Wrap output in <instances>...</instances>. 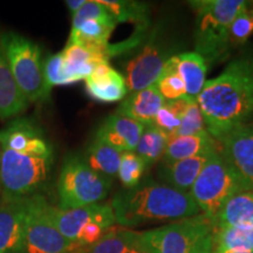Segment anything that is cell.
I'll return each mask as SVG.
<instances>
[{
    "mask_svg": "<svg viewBox=\"0 0 253 253\" xmlns=\"http://www.w3.org/2000/svg\"><path fill=\"white\" fill-rule=\"evenodd\" d=\"M112 178L96 172L84 156L69 154L62 163L58 178L59 209L71 210L97 204L109 194Z\"/></svg>",
    "mask_w": 253,
    "mask_h": 253,
    "instance_id": "6",
    "label": "cell"
},
{
    "mask_svg": "<svg viewBox=\"0 0 253 253\" xmlns=\"http://www.w3.org/2000/svg\"><path fill=\"white\" fill-rule=\"evenodd\" d=\"M147 163L135 151H126L122 154L118 176L126 189L136 188L141 184Z\"/></svg>",
    "mask_w": 253,
    "mask_h": 253,
    "instance_id": "30",
    "label": "cell"
},
{
    "mask_svg": "<svg viewBox=\"0 0 253 253\" xmlns=\"http://www.w3.org/2000/svg\"><path fill=\"white\" fill-rule=\"evenodd\" d=\"M197 102L208 132L217 140L246 125L253 115V56L233 60L205 82Z\"/></svg>",
    "mask_w": 253,
    "mask_h": 253,
    "instance_id": "1",
    "label": "cell"
},
{
    "mask_svg": "<svg viewBox=\"0 0 253 253\" xmlns=\"http://www.w3.org/2000/svg\"><path fill=\"white\" fill-rule=\"evenodd\" d=\"M216 252H253V229L217 226Z\"/></svg>",
    "mask_w": 253,
    "mask_h": 253,
    "instance_id": "27",
    "label": "cell"
},
{
    "mask_svg": "<svg viewBox=\"0 0 253 253\" xmlns=\"http://www.w3.org/2000/svg\"><path fill=\"white\" fill-rule=\"evenodd\" d=\"M46 198L39 194L25 198V232L19 253H71L80 249L65 238L50 223L46 213Z\"/></svg>",
    "mask_w": 253,
    "mask_h": 253,
    "instance_id": "9",
    "label": "cell"
},
{
    "mask_svg": "<svg viewBox=\"0 0 253 253\" xmlns=\"http://www.w3.org/2000/svg\"><path fill=\"white\" fill-rule=\"evenodd\" d=\"M87 0H67L66 1V5H67V7L69 11H71V14L72 17L74 14H77L80 9L84 7V5L86 4Z\"/></svg>",
    "mask_w": 253,
    "mask_h": 253,
    "instance_id": "37",
    "label": "cell"
},
{
    "mask_svg": "<svg viewBox=\"0 0 253 253\" xmlns=\"http://www.w3.org/2000/svg\"><path fill=\"white\" fill-rule=\"evenodd\" d=\"M118 23H147V6L136 1L100 0Z\"/></svg>",
    "mask_w": 253,
    "mask_h": 253,
    "instance_id": "29",
    "label": "cell"
},
{
    "mask_svg": "<svg viewBox=\"0 0 253 253\" xmlns=\"http://www.w3.org/2000/svg\"><path fill=\"white\" fill-rule=\"evenodd\" d=\"M171 56L170 49L166 48L154 34L149 42L126 62L123 77L128 90H142L156 84Z\"/></svg>",
    "mask_w": 253,
    "mask_h": 253,
    "instance_id": "10",
    "label": "cell"
},
{
    "mask_svg": "<svg viewBox=\"0 0 253 253\" xmlns=\"http://www.w3.org/2000/svg\"><path fill=\"white\" fill-rule=\"evenodd\" d=\"M166 103V100L158 91L156 84L145 89L131 91L119 106L116 114L142 123L153 125L158 110Z\"/></svg>",
    "mask_w": 253,
    "mask_h": 253,
    "instance_id": "19",
    "label": "cell"
},
{
    "mask_svg": "<svg viewBox=\"0 0 253 253\" xmlns=\"http://www.w3.org/2000/svg\"><path fill=\"white\" fill-rule=\"evenodd\" d=\"M214 148L212 136L209 132L199 135L188 136H169L168 144L163 155V161L175 162L185 158L197 156Z\"/></svg>",
    "mask_w": 253,
    "mask_h": 253,
    "instance_id": "24",
    "label": "cell"
},
{
    "mask_svg": "<svg viewBox=\"0 0 253 253\" xmlns=\"http://www.w3.org/2000/svg\"><path fill=\"white\" fill-rule=\"evenodd\" d=\"M84 82L88 95L100 102H116L125 99L128 93L125 77L109 63L96 66Z\"/></svg>",
    "mask_w": 253,
    "mask_h": 253,
    "instance_id": "17",
    "label": "cell"
},
{
    "mask_svg": "<svg viewBox=\"0 0 253 253\" xmlns=\"http://www.w3.org/2000/svg\"><path fill=\"white\" fill-rule=\"evenodd\" d=\"M25 199H6L0 204V253H19L23 246Z\"/></svg>",
    "mask_w": 253,
    "mask_h": 253,
    "instance_id": "14",
    "label": "cell"
},
{
    "mask_svg": "<svg viewBox=\"0 0 253 253\" xmlns=\"http://www.w3.org/2000/svg\"><path fill=\"white\" fill-rule=\"evenodd\" d=\"M46 213L50 223L69 242H77L81 230L89 221L100 224L104 230H108L115 223V214L110 204H91L87 207L71 210H61L52 207L48 202L46 204Z\"/></svg>",
    "mask_w": 253,
    "mask_h": 253,
    "instance_id": "11",
    "label": "cell"
},
{
    "mask_svg": "<svg viewBox=\"0 0 253 253\" xmlns=\"http://www.w3.org/2000/svg\"><path fill=\"white\" fill-rule=\"evenodd\" d=\"M61 53L66 74L74 82L86 80L93 73L95 67L101 63H109V47L90 48V47L67 43Z\"/></svg>",
    "mask_w": 253,
    "mask_h": 253,
    "instance_id": "18",
    "label": "cell"
},
{
    "mask_svg": "<svg viewBox=\"0 0 253 253\" xmlns=\"http://www.w3.org/2000/svg\"><path fill=\"white\" fill-rule=\"evenodd\" d=\"M253 36V5H246L230 28V46L243 45Z\"/></svg>",
    "mask_w": 253,
    "mask_h": 253,
    "instance_id": "34",
    "label": "cell"
},
{
    "mask_svg": "<svg viewBox=\"0 0 253 253\" xmlns=\"http://www.w3.org/2000/svg\"><path fill=\"white\" fill-rule=\"evenodd\" d=\"M42 67L45 79L48 86H65V84H75L71 78L66 74L63 67V56L62 53L50 54L42 60Z\"/></svg>",
    "mask_w": 253,
    "mask_h": 253,
    "instance_id": "35",
    "label": "cell"
},
{
    "mask_svg": "<svg viewBox=\"0 0 253 253\" xmlns=\"http://www.w3.org/2000/svg\"><path fill=\"white\" fill-rule=\"evenodd\" d=\"M28 104L0 47V120L18 116L27 109Z\"/></svg>",
    "mask_w": 253,
    "mask_h": 253,
    "instance_id": "20",
    "label": "cell"
},
{
    "mask_svg": "<svg viewBox=\"0 0 253 253\" xmlns=\"http://www.w3.org/2000/svg\"><path fill=\"white\" fill-rule=\"evenodd\" d=\"M110 205L116 223L125 227L154 221H177L201 213L189 192L154 182L121 190L114 196Z\"/></svg>",
    "mask_w": 253,
    "mask_h": 253,
    "instance_id": "2",
    "label": "cell"
},
{
    "mask_svg": "<svg viewBox=\"0 0 253 253\" xmlns=\"http://www.w3.org/2000/svg\"><path fill=\"white\" fill-rule=\"evenodd\" d=\"M214 253H253V252H214Z\"/></svg>",
    "mask_w": 253,
    "mask_h": 253,
    "instance_id": "38",
    "label": "cell"
},
{
    "mask_svg": "<svg viewBox=\"0 0 253 253\" xmlns=\"http://www.w3.org/2000/svg\"><path fill=\"white\" fill-rule=\"evenodd\" d=\"M0 47L28 102L48 100L52 88L43 74L40 47L15 32L0 34Z\"/></svg>",
    "mask_w": 253,
    "mask_h": 253,
    "instance_id": "5",
    "label": "cell"
},
{
    "mask_svg": "<svg viewBox=\"0 0 253 253\" xmlns=\"http://www.w3.org/2000/svg\"><path fill=\"white\" fill-rule=\"evenodd\" d=\"M216 226L253 229V191L243 190L233 195L221 208Z\"/></svg>",
    "mask_w": 253,
    "mask_h": 253,
    "instance_id": "22",
    "label": "cell"
},
{
    "mask_svg": "<svg viewBox=\"0 0 253 253\" xmlns=\"http://www.w3.org/2000/svg\"><path fill=\"white\" fill-rule=\"evenodd\" d=\"M113 17L108 11V8L104 6L100 0L96 1H86L80 11L72 17V30L77 31L82 26V24L86 23L87 20H93V19H106Z\"/></svg>",
    "mask_w": 253,
    "mask_h": 253,
    "instance_id": "36",
    "label": "cell"
},
{
    "mask_svg": "<svg viewBox=\"0 0 253 253\" xmlns=\"http://www.w3.org/2000/svg\"><path fill=\"white\" fill-rule=\"evenodd\" d=\"M196 12V53L205 61H216L230 48V28L248 2L243 0L190 1Z\"/></svg>",
    "mask_w": 253,
    "mask_h": 253,
    "instance_id": "4",
    "label": "cell"
},
{
    "mask_svg": "<svg viewBox=\"0 0 253 253\" xmlns=\"http://www.w3.org/2000/svg\"><path fill=\"white\" fill-rule=\"evenodd\" d=\"M216 229V221L199 213L138 232V240L144 253H214Z\"/></svg>",
    "mask_w": 253,
    "mask_h": 253,
    "instance_id": "3",
    "label": "cell"
},
{
    "mask_svg": "<svg viewBox=\"0 0 253 253\" xmlns=\"http://www.w3.org/2000/svg\"><path fill=\"white\" fill-rule=\"evenodd\" d=\"M144 128L145 126L142 123L115 113L102 122L95 138L112 145L122 153L135 151Z\"/></svg>",
    "mask_w": 253,
    "mask_h": 253,
    "instance_id": "15",
    "label": "cell"
},
{
    "mask_svg": "<svg viewBox=\"0 0 253 253\" xmlns=\"http://www.w3.org/2000/svg\"><path fill=\"white\" fill-rule=\"evenodd\" d=\"M134 253H144V252L142 251V250H137V251H135Z\"/></svg>",
    "mask_w": 253,
    "mask_h": 253,
    "instance_id": "39",
    "label": "cell"
},
{
    "mask_svg": "<svg viewBox=\"0 0 253 253\" xmlns=\"http://www.w3.org/2000/svg\"><path fill=\"white\" fill-rule=\"evenodd\" d=\"M169 61L184 82L188 96L197 99L207 82V63L203 56L196 52H185L172 55Z\"/></svg>",
    "mask_w": 253,
    "mask_h": 253,
    "instance_id": "21",
    "label": "cell"
},
{
    "mask_svg": "<svg viewBox=\"0 0 253 253\" xmlns=\"http://www.w3.org/2000/svg\"><path fill=\"white\" fill-rule=\"evenodd\" d=\"M137 250H141L138 232L110 227L99 242L86 249V253H134Z\"/></svg>",
    "mask_w": 253,
    "mask_h": 253,
    "instance_id": "26",
    "label": "cell"
},
{
    "mask_svg": "<svg viewBox=\"0 0 253 253\" xmlns=\"http://www.w3.org/2000/svg\"><path fill=\"white\" fill-rule=\"evenodd\" d=\"M116 25L118 21L114 17L87 20L79 30L71 32L67 43L90 48H107L109 46L108 40Z\"/></svg>",
    "mask_w": 253,
    "mask_h": 253,
    "instance_id": "23",
    "label": "cell"
},
{
    "mask_svg": "<svg viewBox=\"0 0 253 253\" xmlns=\"http://www.w3.org/2000/svg\"><path fill=\"white\" fill-rule=\"evenodd\" d=\"M170 60V59H169ZM168 60L164 71L158 79L156 84L158 91L166 101H176L188 96L185 89V84L176 69Z\"/></svg>",
    "mask_w": 253,
    "mask_h": 253,
    "instance_id": "33",
    "label": "cell"
},
{
    "mask_svg": "<svg viewBox=\"0 0 253 253\" xmlns=\"http://www.w3.org/2000/svg\"><path fill=\"white\" fill-rule=\"evenodd\" d=\"M122 154V151L112 145L94 138L88 145L84 157L91 169L101 175L113 178L118 176Z\"/></svg>",
    "mask_w": 253,
    "mask_h": 253,
    "instance_id": "25",
    "label": "cell"
},
{
    "mask_svg": "<svg viewBox=\"0 0 253 253\" xmlns=\"http://www.w3.org/2000/svg\"><path fill=\"white\" fill-rule=\"evenodd\" d=\"M204 132H208L207 126H205L203 114L199 108L197 99L188 96L185 108L183 110L181 118V125L173 135L188 136L204 134Z\"/></svg>",
    "mask_w": 253,
    "mask_h": 253,
    "instance_id": "32",
    "label": "cell"
},
{
    "mask_svg": "<svg viewBox=\"0 0 253 253\" xmlns=\"http://www.w3.org/2000/svg\"><path fill=\"white\" fill-rule=\"evenodd\" d=\"M245 190L219 151L212 154L207 166L199 173L189 194L201 210V213L216 221L221 208L233 195Z\"/></svg>",
    "mask_w": 253,
    "mask_h": 253,
    "instance_id": "8",
    "label": "cell"
},
{
    "mask_svg": "<svg viewBox=\"0 0 253 253\" xmlns=\"http://www.w3.org/2000/svg\"><path fill=\"white\" fill-rule=\"evenodd\" d=\"M221 156L238 176L245 190L253 191V125H243L220 140Z\"/></svg>",
    "mask_w": 253,
    "mask_h": 253,
    "instance_id": "12",
    "label": "cell"
},
{
    "mask_svg": "<svg viewBox=\"0 0 253 253\" xmlns=\"http://www.w3.org/2000/svg\"><path fill=\"white\" fill-rule=\"evenodd\" d=\"M168 140L169 135L155 125L145 126L135 153L147 163V166H150L163 157Z\"/></svg>",
    "mask_w": 253,
    "mask_h": 253,
    "instance_id": "28",
    "label": "cell"
},
{
    "mask_svg": "<svg viewBox=\"0 0 253 253\" xmlns=\"http://www.w3.org/2000/svg\"><path fill=\"white\" fill-rule=\"evenodd\" d=\"M2 149L30 155H53V148L46 140L36 120L17 118L0 130Z\"/></svg>",
    "mask_w": 253,
    "mask_h": 253,
    "instance_id": "13",
    "label": "cell"
},
{
    "mask_svg": "<svg viewBox=\"0 0 253 253\" xmlns=\"http://www.w3.org/2000/svg\"><path fill=\"white\" fill-rule=\"evenodd\" d=\"M216 150V147H214L197 156L175 161V162L163 161L158 168V176L162 179L163 184L172 186L181 191L189 192L199 173L202 172Z\"/></svg>",
    "mask_w": 253,
    "mask_h": 253,
    "instance_id": "16",
    "label": "cell"
},
{
    "mask_svg": "<svg viewBox=\"0 0 253 253\" xmlns=\"http://www.w3.org/2000/svg\"><path fill=\"white\" fill-rule=\"evenodd\" d=\"M53 155H30L2 149L0 154V185L6 199H25L38 195L46 184Z\"/></svg>",
    "mask_w": 253,
    "mask_h": 253,
    "instance_id": "7",
    "label": "cell"
},
{
    "mask_svg": "<svg viewBox=\"0 0 253 253\" xmlns=\"http://www.w3.org/2000/svg\"><path fill=\"white\" fill-rule=\"evenodd\" d=\"M186 100L188 96L176 101H166L164 106L158 110L153 125L169 136L175 134L181 125V118L185 108Z\"/></svg>",
    "mask_w": 253,
    "mask_h": 253,
    "instance_id": "31",
    "label": "cell"
}]
</instances>
